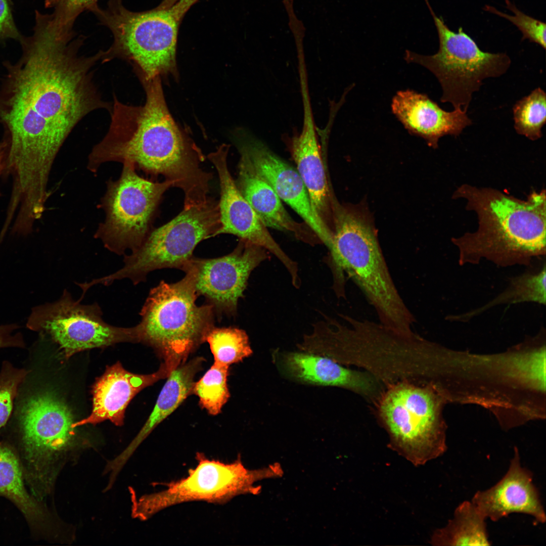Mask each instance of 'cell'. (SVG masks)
<instances>
[{
  "instance_id": "obj_2",
  "label": "cell",
  "mask_w": 546,
  "mask_h": 546,
  "mask_svg": "<svg viewBox=\"0 0 546 546\" xmlns=\"http://www.w3.org/2000/svg\"><path fill=\"white\" fill-rule=\"evenodd\" d=\"M146 93L143 105L120 102L114 94L111 122L103 139L93 148L88 166L94 171L107 162H128L145 172L161 174L187 199L208 188L211 174L201 167L205 157L184 136L170 114L160 76L140 77Z\"/></svg>"
},
{
  "instance_id": "obj_11",
  "label": "cell",
  "mask_w": 546,
  "mask_h": 546,
  "mask_svg": "<svg viewBox=\"0 0 546 546\" xmlns=\"http://www.w3.org/2000/svg\"><path fill=\"white\" fill-rule=\"evenodd\" d=\"M196 460L197 466L189 470L186 477L166 483L163 490L141 497L136 505V516L146 519L167 508L190 502L223 505L241 494L259 493L260 488L254 486L255 482L283 474L278 464L249 470L240 457L224 463L198 452Z\"/></svg>"
},
{
  "instance_id": "obj_13",
  "label": "cell",
  "mask_w": 546,
  "mask_h": 546,
  "mask_svg": "<svg viewBox=\"0 0 546 546\" xmlns=\"http://www.w3.org/2000/svg\"><path fill=\"white\" fill-rule=\"evenodd\" d=\"M65 289L57 300L32 310L27 325L45 332L65 356L121 342L138 343L135 327H116L106 322L98 303L85 304Z\"/></svg>"
},
{
  "instance_id": "obj_18",
  "label": "cell",
  "mask_w": 546,
  "mask_h": 546,
  "mask_svg": "<svg viewBox=\"0 0 546 546\" xmlns=\"http://www.w3.org/2000/svg\"><path fill=\"white\" fill-rule=\"evenodd\" d=\"M170 374L163 363L156 372L147 375L128 372L119 361L107 367L93 386L90 414L84 419L74 422L73 427L88 424L95 425L105 420H109L116 426L122 425L125 410L131 399L142 390L167 378Z\"/></svg>"
},
{
  "instance_id": "obj_30",
  "label": "cell",
  "mask_w": 546,
  "mask_h": 546,
  "mask_svg": "<svg viewBox=\"0 0 546 546\" xmlns=\"http://www.w3.org/2000/svg\"><path fill=\"white\" fill-rule=\"evenodd\" d=\"M505 3L507 8L510 10L513 15L504 13L489 5H485L483 9L507 19L515 25L522 33V40L528 39L538 44L545 50V23L525 14L510 0H505Z\"/></svg>"
},
{
  "instance_id": "obj_34",
  "label": "cell",
  "mask_w": 546,
  "mask_h": 546,
  "mask_svg": "<svg viewBox=\"0 0 546 546\" xmlns=\"http://www.w3.org/2000/svg\"><path fill=\"white\" fill-rule=\"evenodd\" d=\"M18 329L15 324L0 326V348L24 346L23 337Z\"/></svg>"
},
{
  "instance_id": "obj_1",
  "label": "cell",
  "mask_w": 546,
  "mask_h": 546,
  "mask_svg": "<svg viewBox=\"0 0 546 546\" xmlns=\"http://www.w3.org/2000/svg\"><path fill=\"white\" fill-rule=\"evenodd\" d=\"M63 35L45 14L35 16L34 33L20 41L23 53L16 63L5 64L2 90L32 109L66 139L77 123L99 109L110 112L94 81V69L104 50L81 55L85 37Z\"/></svg>"
},
{
  "instance_id": "obj_28",
  "label": "cell",
  "mask_w": 546,
  "mask_h": 546,
  "mask_svg": "<svg viewBox=\"0 0 546 546\" xmlns=\"http://www.w3.org/2000/svg\"><path fill=\"white\" fill-rule=\"evenodd\" d=\"M514 128L518 134L532 141L542 136L546 120V95L540 87L518 101L513 106Z\"/></svg>"
},
{
  "instance_id": "obj_31",
  "label": "cell",
  "mask_w": 546,
  "mask_h": 546,
  "mask_svg": "<svg viewBox=\"0 0 546 546\" xmlns=\"http://www.w3.org/2000/svg\"><path fill=\"white\" fill-rule=\"evenodd\" d=\"M98 0H46L45 7L54 9L50 14L53 22L59 32L71 35L74 22L82 12L90 11L98 5Z\"/></svg>"
},
{
  "instance_id": "obj_29",
  "label": "cell",
  "mask_w": 546,
  "mask_h": 546,
  "mask_svg": "<svg viewBox=\"0 0 546 546\" xmlns=\"http://www.w3.org/2000/svg\"><path fill=\"white\" fill-rule=\"evenodd\" d=\"M229 368L214 362L193 384L192 394L198 397L200 405L210 415L219 414L230 397L227 384Z\"/></svg>"
},
{
  "instance_id": "obj_15",
  "label": "cell",
  "mask_w": 546,
  "mask_h": 546,
  "mask_svg": "<svg viewBox=\"0 0 546 546\" xmlns=\"http://www.w3.org/2000/svg\"><path fill=\"white\" fill-rule=\"evenodd\" d=\"M235 138L238 150L248 156L259 174L280 199L300 216L321 242L329 249L333 235L314 212L306 188L296 169L246 129H238Z\"/></svg>"
},
{
  "instance_id": "obj_25",
  "label": "cell",
  "mask_w": 546,
  "mask_h": 546,
  "mask_svg": "<svg viewBox=\"0 0 546 546\" xmlns=\"http://www.w3.org/2000/svg\"><path fill=\"white\" fill-rule=\"evenodd\" d=\"M486 519L471 501L461 503L447 524L436 529L430 542L433 545H489Z\"/></svg>"
},
{
  "instance_id": "obj_23",
  "label": "cell",
  "mask_w": 546,
  "mask_h": 546,
  "mask_svg": "<svg viewBox=\"0 0 546 546\" xmlns=\"http://www.w3.org/2000/svg\"><path fill=\"white\" fill-rule=\"evenodd\" d=\"M204 361L202 357H196L171 372L146 422L128 446L113 460L116 467L121 468L151 432L192 394L194 378Z\"/></svg>"
},
{
  "instance_id": "obj_26",
  "label": "cell",
  "mask_w": 546,
  "mask_h": 546,
  "mask_svg": "<svg viewBox=\"0 0 546 546\" xmlns=\"http://www.w3.org/2000/svg\"><path fill=\"white\" fill-rule=\"evenodd\" d=\"M545 264L534 274L525 273L511 280L508 288L493 300L465 315L458 316V320L469 318L496 305L523 302H534L545 304Z\"/></svg>"
},
{
  "instance_id": "obj_9",
  "label": "cell",
  "mask_w": 546,
  "mask_h": 546,
  "mask_svg": "<svg viewBox=\"0 0 546 546\" xmlns=\"http://www.w3.org/2000/svg\"><path fill=\"white\" fill-rule=\"evenodd\" d=\"M427 5L437 31L439 50L432 55L407 50L404 60L425 67L435 76L442 89V103H450L454 110L467 112L473 94L479 90L483 81L505 74L510 66V58L505 53L482 51L462 27L458 32L451 31Z\"/></svg>"
},
{
  "instance_id": "obj_12",
  "label": "cell",
  "mask_w": 546,
  "mask_h": 546,
  "mask_svg": "<svg viewBox=\"0 0 546 546\" xmlns=\"http://www.w3.org/2000/svg\"><path fill=\"white\" fill-rule=\"evenodd\" d=\"M130 163H123L119 178L108 182L102 199L105 218L95 234L105 247L119 255L136 250L150 233V224L164 193L173 183H154L140 176Z\"/></svg>"
},
{
  "instance_id": "obj_33",
  "label": "cell",
  "mask_w": 546,
  "mask_h": 546,
  "mask_svg": "<svg viewBox=\"0 0 546 546\" xmlns=\"http://www.w3.org/2000/svg\"><path fill=\"white\" fill-rule=\"evenodd\" d=\"M23 37L14 23L8 0H0V40L12 38L20 41Z\"/></svg>"
},
{
  "instance_id": "obj_3",
  "label": "cell",
  "mask_w": 546,
  "mask_h": 546,
  "mask_svg": "<svg viewBox=\"0 0 546 546\" xmlns=\"http://www.w3.org/2000/svg\"><path fill=\"white\" fill-rule=\"evenodd\" d=\"M453 199L466 200L477 230L453 238L461 265L485 259L502 267L529 265L545 255V191H533L521 200L490 188L458 187Z\"/></svg>"
},
{
  "instance_id": "obj_35",
  "label": "cell",
  "mask_w": 546,
  "mask_h": 546,
  "mask_svg": "<svg viewBox=\"0 0 546 546\" xmlns=\"http://www.w3.org/2000/svg\"><path fill=\"white\" fill-rule=\"evenodd\" d=\"M199 0H163L159 5L172 10L181 21L189 9Z\"/></svg>"
},
{
  "instance_id": "obj_24",
  "label": "cell",
  "mask_w": 546,
  "mask_h": 546,
  "mask_svg": "<svg viewBox=\"0 0 546 546\" xmlns=\"http://www.w3.org/2000/svg\"><path fill=\"white\" fill-rule=\"evenodd\" d=\"M0 496L17 507L33 531H46L50 519L48 510L27 489L21 463L13 447L1 442Z\"/></svg>"
},
{
  "instance_id": "obj_19",
  "label": "cell",
  "mask_w": 546,
  "mask_h": 546,
  "mask_svg": "<svg viewBox=\"0 0 546 546\" xmlns=\"http://www.w3.org/2000/svg\"><path fill=\"white\" fill-rule=\"evenodd\" d=\"M391 108L410 134L424 139L434 148L440 138L458 136L472 123L467 112L446 111L427 95L411 89L397 91L392 98Z\"/></svg>"
},
{
  "instance_id": "obj_22",
  "label": "cell",
  "mask_w": 546,
  "mask_h": 546,
  "mask_svg": "<svg viewBox=\"0 0 546 546\" xmlns=\"http://www.w3.org/2000/svg\"><path fill=\"white\" fill-rule=\"evenodd\" d=\"M290 151L314 212L333 235V200L335 195L328 178L317 134L300 133L294 135L290 142Z\"/></svg>"
},
{
  "instance_id": "obj_27",
  "label": "cell",
  "mask_w": 546,
  "mask_h": 546,
  "mask_svg": "<svg viewBox=\"0 0 546 546\" xmlns=\"http://www.w3.org/2000/svg\"><path fill=\"white\" fill-rule=\"evenodd\" d=\"M206 342L214 362L228 367L242 361L253 352L246 332L236 327L214 326L208 333Z\"/></svg>"
},
{
  "instance_id": "obj_7",
  "label": "cell",
  "mask_w": 546,
  "mask_h": 546,
  "mask_svg": "<svg viewBox=\"0 0 546 546\" xmlns=\"http://www.w3.org/2000/svg\"><path fill=\"white\" fill-rule=\"evenodd\" d=\"M441 405L434 385L408 380L389 385L378 401L377 413L390 447L416 466L442 456L446 445Z\"/></svg>"
},
{
  "instance_id": "obj_8",
  "label": "cell",
  "mask_w": 546,
  "mask_h": 546,
  "mask_svg": "<svg viewBox=\"0 0 546 546\" xmlns=\"http://www.w3.org/2000/svg\"><path fill=\"white\" fill-rule=\"evenodd\" d=\"M221 226L218 202L213 199L184 207L175 217L150 232L142 245L125 254L123 265L110 275L88 282L109 286L115 281L129 280L133 285L145 282L152 271L172 268L183 271L194 257L202 241L215 236Z\"/></svg>"
},
{
  "instance_id": "obj_17",
  "label": "cell",
  "mask_w": 546,
  "mask_h": 546,
  "mask_svg": "<svg viewBox=\"0 0 546 546\" xmlns=\"http://www.w3.org/2000/svg\"><path fill=\"white\" fill-rule=\"evenodd\" d=\"M471 501L486 519L493 522L512 513L530 515L538 523L545 522V513L533 482V473L522 466L516 448L503 478L489 488L477 491Z\"/></svg>"
},
{
  "instance_id": "obj_16",
  "label": "cell",
  "mask_w": 546,
  "mask_h": 546,
  "mask_svg": "<svg viewBox=\"0 0 546 546\" xmlns=\"http://www.w3.org/2000/svg\"><path fill=\"white\" fill-rule=\"evenodd\" d=\"M229 146H220L207 158L217 171L220 188L218 202L221 226L215 236L231 234L240 240L261 246L276 256L284 264L292 279L298 277L297 264L282 249L250 204L237 188L228 168Z\"/></svg>"
},
{
  "instance_id": "obj_32",
  "label": "cell",
  "mask_w": 546,
  "mask_h": 546,
  "mask_svg": "<svg viewBox=\"0 0 546 546\" xmlns=\"http://www.w3.org/2000/svg\"><path fill=\"white\" fill-rule=\"evenodd\" d=\"M26 372L5 364L0 373V429L7 423L11 413L13 403L19 385Z\"/></svg>"
},
{
  "instance_id": "obj_5",
  "label": "cell",
  "mask_w": 546,
  "mask_h": 546,
  "mask_svg": "<svg viewBox=\"0 0 546 546\" xmlns=\"http://www.w3.org/2000/svg\"><path fill=\"white\" fill-rule=\"evenodd\" d=\"M179 281H161L152 288L135 325L138 342L151 347L171 373L186 362L214 326L215 313L209 304L198 305L195 276L189 265Z\"/></svg>"
},
{
  "instance_id": "obj_14",
  "label": "cell",
  "mask_w": 546,
  "mask_h": 546,
  "mask_svg": "<svg viewBox=\"0 0 546 546\" xmlns=\"http://www.w3.org/2000/svg\"><path fill=\"white\" fill-rule=\"evenodd\" d=\"M264 248L240 240L235 249L213 258L193 257L189 265L193 270L198 296H203L217 316H235L238 304L246 288L252 271L270 258Z\"/></svg>"
},
{
  "instance_id": "obj_4",
  "label": "cell",
  "mask_w": 546,
  "mask_h": 546,
  "mask_svg": "<svg viewBox=\"0 0 546 546\" xmlns=\"http://www.w3.org/2000/svg\"><path fill=\"white\" fill-rule=\"evenodd\" d=\"M334 228L329 248L335 290L344 296L343 272L360 288L379 323L400 335H410L416 319L394 284L371 219L358 207L333 203Z\"/></svg>"
},
{
  "instance_id": "obj_36",
  "label": "cell",
  "mask_w": 546,
  "mask_h": 546,
  "mask_svg": "<svg viewBox=\"0 0 546 546\" xmlns=\"http://www.w3.org/2000/svg\"><path fill=\"white\" fill-rule=\"evenodd\" d=\"M8 152V143L5 139L0 143V175L6 169Z\"/></svg>"
},
{
  "instance_id": "obj_10",
  "label": "cell",
  "mask_w": 546,
  "mask_h": 546,
  "mask_svg": "<svg viewBox=\"0 0 546 546\" xmlns=\"http://www.w3.org/2000/svg\"><path fill=\"white\" fill-rule=\"evenodd\" d=\"M20 417V443L14 450L30 493L42 499L51 489L59 459L73 442V417L66 404L48 392L28 398Z\"/></svg>"
},
{
  "instance_id": "obj_20",
  "label": "cell",
  "mask_w": 546,
  "mask_h": 546,
  "mask_svg": "<svg viewBox=\"0 0 546 546\" xmlns=\"http://www.w3.org/2000/svg\"><path fill=\"white\" fill-rule=\"evenodd\" d=\"M277 356V363L281 372L296 382L339 387L367 396L376 392L375 382L369 375L344 368L330 358L302 351Z\"/></svg>"
},
{
  "instance_id": "obj_21",
  "label": "cell",
  "mask_w": 546,
  "mask_h": 546,
  "mask_svg": "<svg viewBox=\"0 0 546 546\" xmlns=\"http://www.w3.org/2000/svg\"><path fill=\"white\" fill-rule=\"evenodd\" d=\"M240 158L236 186L267 228L290 232L295 237L310 244L321 243L312 230L304 222L293 219L286 211L282 200L268 183L259 174L248 156L239 151Z\"/></svg>"
},
{
  "instance_id": "obj_6",
  "label": "cell",
  "mask_w": 546,
  "mask_h": 546,
  "mask_svg": "<svg viewBox=\"0 0 546 546\" xmlns=\"http://www.w3.org/2000/svg\"><path fill=\"white\" fill-rule=\"evenodd\" d=\"M100 23L109 29L113 42L104 51L102 63L116 58L130 63L139 77L146 80L173 71L181 21L171 9L159 6L148 11L133 12L122 0H108L90 11Z\"/></svg>"
}]
</instances>
